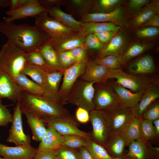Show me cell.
Here are the masks:
<instances>
[{"instance_id":"7402d4cb","label":"cell","mask_w":159,"mask_h":159,"mask_svg":"<svg viewBox=\"0 0 159 159\" xmlns=\"http://www.w3.org/2000/svg\"><path fill=\"white\" fill-rule=\"evenodd\" d=\"M159 13V1L153 0L135 12L130 24L134 28H139L153 16Z\"/></svg>"},{"instance_id":"5bb4252c","label":"cell","mask_w":159,"mask_h":159,"mask_svg":"<svg viewBox=\"0 0 159 159\" xmlns=\"http://www.w3.org/2000/svg\"><path fill=\"white\" fill-rule=\"evenodd\" d=\"M44 12L47 13L45 8L41 5L38 0H30L23 6L13 11L9 10L6 11V14L8 16L5 18L4 21L13 22L17 19L29 17H35Z\"/></svg>"},{"instance_id":"f6af8a7d","label":"cell","mask_w":159,"mask_h":159,"mask_svg":"<svg viewBox=\"0 0 159 159\" xmlns=\"http://www.w3.org/2000/svg\"><path fill=\"white\" fill-rule=\"evenodd\" d=\"M85 45L86 49L100 51L105 46L101 42L94 34H89L86 36Z\"/></svg>"},{"instance_id":"6f0895ef","label":"cell","mask_w":159,"mask_h":159,"mask_svg":"<svg viewBox=\"0 0 159 159\" xmlns=\"http://www.w3.org/2000/svg\"><path fill=\"white\" fill-rule=\"evenodd\" d=\"M78 149L81 159H94L89 151L85 146Z\"/></svg>"},{"instance_id":"8d00e7d4","label":"cell","mask_w":159,"mask_h":159,"mask_svg":"<svg viewBox=\"0 0 159 159\" xmlns=\"http://www.w3.org/2000/svg\"><path fill=\"white\" fill-rule=\"evenodd\" d=\"M123 2L122 0H99L95 1L91 13H107Z\"/></svg>"},{"instance_id":"8fae6325","label":"cell","mask_w":159,"mask_h":159,"mask_svg":"<svg viewBox=\"0 0 159 159\" xmlns=\"http://www.w3.org/2000/svg\"><path fill=\"white\" fill-rule=\"evenodd\" d=\"M12 125L9 130V134L7 141L14 143L16 146L29 144L30 137L26 135L23 131L22 112L18 102L13 109Z\"/></svg>"},{"instance_id":"6125c7cd","label":"cell","mask_w":159,"mask_h":159,"mask_svg":"<svg viewBox=\"0 0 159 159\" xmlns=\"http://www.w3.org/2000/svg\"><path fill=\"white\" fill-rule=\"evenodd\" d=\"M120 159H130L129 157L125 156L124 155Z\"/></svg>"},{"instance_id":"ba28073f","label":"cell","mask_w":159,"mask_h":159,"mask_svg":"<svg viewBox=\"0 0 159 159\" xmlns=\"http://www.w3.org/2000/svg\"><path fill=\"white\" fill-rule=\"evenodd\" d=\"M35 25L46 33L51 38H64L80 32L66 26L43 13L34 17Z\"/></svg>"},{"instance_id":"9a60e30c","label":"cell","mask_w":159,"mask_h":159,"mask_svg":"<svg viewBox=\"0 0 159 159\" xmlns=\"http://www.w3.org/2000/svg\"><path fill=\"white\" fill-rule=\"evenodd\" d=\"M22 90L12 77L0 69V99L7 98L16 104Z\"/></svg>"},{"instance_id":"ffe728a7","label":"cell","mask_w":159,"mask_h":159,"mask_svg":"<svg viewBox=\"0 0 159 159\" xmlns=\"http://www.w3.org/2000/svg\"><path fill=\"white\" fill-rule=\"evenodd\" d=\"M119 32L100 51L98 57L122 54L126 49L127 39L124 33Z\"/></svg>"},{"instance_id":"ac0fdd59","label":"cell","mask_w":159,"mask_h":159,"mask_svg":"<svg viewBox=\"0 0 159 159\" xmlns=\"http://www.w3.org/2000/svg\"><path fill=\"white\" fill-rule=\"evenodd\" d=\"M110 69L98 64L94 61H89L85 72L81 76L82 80L95 83L103 82L107 80Z\"/></svg>"},{"instance_id":"4fadbf2b","label":"cell","mask_w":159,"mask_h":159,"mask_svg":"<svg viewBox=\"0 0 159 159\" xmlns=\"http://www.w3.org/2000/svg\"><path fill=\"white\" fill-rule=\"evenodd\" d=\"M107 112L109 120L110 134L122 133L135 117L132 108L120 105Z\"/></svg>"},{"instance_id":"c3c4849f","label":"cell","mask_w":159,"mask_h":159,"mask_svg":"<svg viewBox=\"0 0 159 159\" xmlns=\"http://www.w3.org/2000/svg\"><path fill=\"white\" fill-rule=\"evenodd\" d=\"M159 34L158 27L148 26L141 28L136 32V35L142 38H150L156 36Z\"/></svg>"},{"instance_id":"1f68e13d","label":"cell","mask_w":159,"mask_h":159,"mask_svg":"<svg viewBox=\"0 0 159 159\" xmlns=\"http://www.w3.org/2000/svg\"><path fill=\"white\" fill-rule=\"evenodd\" d=\"M47 72L39 67L28 64H26L23 71L26 76L29 77L32 81L43 87L47 92Z\"/></svg>"},{"instance_id":"cb8c5ba5","label":"cell","mask_w":159,"mask_h":159,"mask_svg":"<svg viewBox=\"0 0 159 159\" xmlns=\"http://www.w3.org/2000/svg\"><path fill=\"white\" fill-rule=\"evenodd\" d=\"M128 69L132 74H150L155 70V66L152 57L145 55L133 61L129 65Z\"/></svg>"},{"instance_id":"681fc988","label":"cell","mask_w":159,"mask_h":159,"mask_svg":"<svg viewBox=\"0 0 159 159\" xmlns=\"http://www.w3.org/2000/svg\"><path fill=\"white\" fill-rule=\"evenodd\" d=\"M56 158L55 150L38 148L33 159H55Z\"/></svg>"},{"instance_id":"d6986e66","label":"cell","mask_w":159,"mask_h":159,"mask_svg":"<svg viewBox=\"0 0 159 159\" xmlns=\"http://www.w3.org/2000/svg\"><path fill=\"white\" fill-rule=\"evenodd\" d=\"M159 97V88L155 83L145 91L138 103L132 109L134 116L141 119L146 110Z\"/></svg>"},{"instance_id":"db71d44e","label":"cell","mask_w":159,"mask_h":159,"mask_svg":"<svg viewBox=\"0 0 159 159\" xmlns=\"http://www.w3.org/2000/svg\"><path fill=\"white\" fill-rule=\"evenodd\" d=\"M150 1L149 0H130L128 4L130 9L136 12Z\"/></svg>"},{"instance_id":"83f0119b","label":"cell","mask_w":159,"mask_h":159,"mask_svg":"<svg viewBox=\"0 0 159 159\" xmlns=\"http://www.w3.org/2000/svg\"><path fill=\"white\" fill-rule=\"evenodd\" d=\"M15 80L22 90L32 94L42 96L52 100L43 87L27 78L23 72L17 76Z\"/></svg>"},{"instance_id":"2e32d148","label":"cell","mask_w":159,"mask_h":159,"mask_svg":"<svg viewBox=\"0 0 159 159\" xmlns=\"http://www.w3.org/2000/svg\"><path fill=\"white\" fill-rule=\"evenodd\" d=\"M37 150L30 144L10 147L0 143V156L5 159H33Z\"/></svg>"},{"instance_id":"d6a6232c","label":"cell","mask_w":159,"mask_h":159,"mask_svg":"<svg viewBox=\"0 0 159 159\" xmlns=\"http://www.w3.org/2000/svg\"><path fill=\"white\" fill-rule=\"evenodd\" d=\"M153 47L151 43L136 42L131 44L122 55L124 65L133 58L140 55Z\"/></svg>"},{"instance_id":"603a6c76","label":"cell","mask_w":159,"mask_h":159,"mask_svg":"<svg viewBox=\"0 0 159 159\" xmlns=\"http://www.w3.org/2000/svg\"><path fill=\"white\" fill-rule=\"evenodd\" d=\"M45 8L47 13L49 14L51 18L66 26L80 32L82 31V22L76 20L71 15L64 12L58 7L55 6Z\"/></svg>"},{"instance_id":"7a4b0ae2","label":"cell","mask_w":159,"mask_h":159,"mask_svg":"<svg viewBox=\"0 0 159 159\" xmlns=\"http://www.w3.org/2000/svg\"><path fill=\"white\" fill-rule=\"evenodd\" d=\"M22 113L26 112L39 117L71 116L63 105L42 96L22 90L18 102Z\"/></svg>"},{"instance_id":"9f6ffc18","label":"cell","mask_w":159,"mask_h":159,"mask_svg":"<svg viewBox=\"0 0 159 159\" xmlns=\"http://www.w3.org/2000/svg\"><path fill=\"white\" fill-rule=\"evenodd\" d=\"M148 26L159 27V14L154 15L142 24L140 28Z\"/></svg>"},{"instance_id":"60d3db41","label":"cell","mask_w":159,"mask_h":159,"mask_svg":"<svg viewBox=\"0 0 159 159\" xmlns=\"http://www.w3.org/2000/svg\"><path fill=\"white\" fill-rule=\"evenodd\" d=\"M140 129V139L146 143L156 136L155 130L152 121L145 119H141Z\"/></svg>"},{"instance_id":"7c38bea8","label":"cell","mask_w":159,"mask_h":159,"mask_svg":"<svg viewBox=\"0 0 159 159\" xmlns=\"http://www.w3.org/2000/svg\"><path fill=\"white\" fill-rule=\"evenodd\" d=\"M127 19L125 9L119 6L107 13H88L83 17L81 21L110 22L122 27L125 25Z\"/></svg>"},{"instance_id":"ab89813d","label":"cell","mask_w":159,"mask_h":159,"mask_svg":"<svg viewBox=\"0 0 159 159\" xmlns=\"http://www.w3.org/2000/svg\"><path fill=\"white\" fill-rule=\"evenodd\" d=\"M68 2L70 7L83 16L91 9L95 1L90 0H72Z\"/></svg>"},{"instance_id":"816d5d0a","label":"cell","mask_w":159,"mask_h":159,"mask_svg":"<svg viewBox=\"0 0 159 159\" xmlns=\"http://www.w3.org/2000/svg\"><path fill=\"white\" fill-rule=\"evenodd\" d=\"M70 52L76 62L83 61L86 57V49L85 47H77L70 50Z\"/></svg>"},{"instance_id":"f907efd6","label":"cell","mask_w":159,"mask_h":159,"mask_svg":"<svg viewBox=\"0 0 159 159\" xmlns=\"http://www.w3.org/2000/svg\"><path fill=\"white\" fill-rule=\"evenodd\" d=\"M76 120L81 123H86L90 120V112L85 109L78 107L75 113Z\"/></svg>"},{"instance_id":"f5cc1de1","label":"cell","mask_w":159,"mask_h":159,"mask_svg":"<svg viewBox=\"0 0 159 159\" xmlns=\"http://www.w3.org/2000/svg\"><path fill=\"white\" fill-rule=\"evenodd\" d=\"M117 33L112 31L97 32L94 33L102 44H107Z\"/></svg>"},{"instance_id":"52a82bcc","label":"cell","mask_w":159,"mask_h":159,"mask_svg":"<svg viewBox=\"0 0 159 159\" xmlns=\"http://www.w3.org/2000/svg\"><path fill=\"white\" fill-rule=\"evenodd\" d=\"M40 117L48 127H51L62 135H74L85 138H91V132H86L78 128L77 121L72 116H44Z\"/></svg>"},{"instance_id":"b9f144b4","label":"cell","mask_w":159,"mask_h":159,"mask_svg":"<svg viewBox=\"0 0 159 159\" xmlns=\"http://www.w3.org/2000/svg\"><path fill=\"white\" fill-rule=\"evenodd\" d=\"M62 135L64 140L62 146L73 149L85 146V139L83 137L74 135Z\"/></svg>"},{"instance_id":"f546056e","label":"cell","mask_w":159,"mask_h":159,"mask_svg":"<svg viewBox=\"0 0 159 159\" xmlns=\"http://www.w3.org/2000/svg\"><path fill=\"white\" fill-rule=\"evenodd\" d=\"M82 32L86 35L90 34L107 31L117 33L121 27L110 22H82Z\"/></svg>"},{"instance_id":"44dd1931","label":"cell","mask_w":159,"mask_h":159,"mask_svg":"<svg viewBox=\"0 0 159 159\" xmlns=\"http://www.w3.org/2000/svg\"><path fill=\"white\" fill-rule=\"evenodd\" d=\"M112 87L117 95L120 106L132 109L139 102L145 91L133 92L122 86L115 83Z\"/></svg>"},{"instance_id":"bcb514c9","label":"cell","mask_w":159,"mask_h":159,"mask_svg":"<svg viewBox=\"0 0 159 159\" xmlns=\"http://www.w3.org/2000/svg\"><path fill=\"white\" fill-rule=\"evenodd\" d=\"M159 119V103L153 102L144 113L141 119H145L153 122Z\"/></svg>"},{"instance_id":"91938a15","label":"cell","mask_w":159,"mask_h":159,"mask_svg":"<svg viewBox=\"0 0 159 159\" xmlns=\"http://www.w3.org/2000/svg\"><path fill=\"white\" fill-rule=\"evenodd\" d=\"M155 130L156 136L159 135V119L156 120L153 122Z\"/></svg>"},{"instance_id":"30bf717a","label":"cell","mask_w":159,"mask_h":159,"mask_svg":"<svg viewBox=\"0 0 159 159\" xmlns=\"http://www.w3.org/2000/svg\"><path fill=\"white\" fill-rule=\"evenodd\" d=\"M89 62L87 57L63 71V80L59 88L58 95L63 105L68 101L69 95L78 78L84 73Z\"/></svg>"},{"instance_id":"680465c9","label":"cell","mask_w":159,"mask_h":159,"mask_svg":"<svg viewBox=\"0 0 159 159\" xmlns=\"http://www.w3.org/2000/svg\"><path fill=\"white\" fill-rule=\"evenodd\" d=\"M9 11H13L19 8V0H10Z\"/></svg>"},{"instance_id":"836d02e7","label":"cell","mask_w":159,"mask_h":159,"mask_svg":"<svg viewBox=\"0 0 159 159\" xmlns=\"http://www.w3.org/2000/svg\"><path fill=\"white\" fill-rule=\"evenodd\" d=\"M48 65L54 71H62L58 61L57 53L51 44L49 39L37 49Z\"/></svg>"},{"instance_id":"7dc6e473","label":"cell","mask_w":159,"mask_h":159,"mask_svg":"<svg viewBox=\"0 0 159 159\" xmlns=\"http://www.w3.org/2000/svg\"><path fill=\"white\" fill-rule=\"evenodd\" d=\"M9 105L2 104L0 99V126H6L12 120V115L7 108Z\"/></svg>"},{"instance_id":"4dcf8cb0","label":"cell","mask_w":159,"mask_h":159,"mask_svg":"<svg viewBox=\"0 0 159 159\" xmlns=\"http://www.w3.org/2000/svg\"><path fill=\"white\" fill-rule=\"evenodd\" d=\"M128 146V152L124 156L130 159H150L152 156L154 157L146 146V143L140 139L132 142Z\"/></svg>"},{"instance_id":"e575fe53","label":"cell","mask_w":159,"mask_h":159,"mask_svg":"<svg viewBox=\"0 0 159 159\" xmlns=\"http://www.w3.org/2000/svg\"><path fill=\"white\" fill-rule=\"evenodd\" d=\"M140 120L134 117L122 133L126 146H128L132 142L140 138Z\"/></svg>"},{"instance_id":"9c48e42d","label":"cell","mask_w":159,"mask_h":159,"mask_svg":"<svg viewBox=\"0 0 159 159\" xmlns=\"http://www.w3.org/2000/svg\"><path fill=\"white\" fill-rule=\"evenodd\" d=\"M92 130L91 138L96 143L105 147L110 135L109 116L107 112L94 109L90 112Z\"/></svg>"},{"instance_id":"f35d334b","label":"cell","mask_w":159,"mask_h":159,"mask_svg":"<svg viewBox=\"0 0 159 159\" xmlns=\"http://www.w3.org/2000/svg\"><path fill=\"white\" fill-rule=\"evenodd\" d=\"M94 61L110 70L121 69L124 65L122 55H111L98 57Z\"/></svg>"},{"instance_id":"f1b7e54d","label":"cell","mask_w":159,"mask_h":159,"mask_svg":"<svg viewBox=\"0 0 159 159\" xmlns=\"http://www.w3.org/2000/svg\"><path fill=\"white\" fill-rule=\"evenodd\" d=\"M22 113L25 115L32 130V139L40 142L47 130L44 123L40 117L34 115L26 112Z\"/></svg>"},{"instance_id":"ee69618b","label":"cell","mask_w":159,"mask_h":159,"mask_svg":"<svg viewBox=\"0 0 159 159\" xmlns=\"http://www.w3.org/2000/svg\"><path fill=\"white\" fill-rule=\"evenodd\" d=\"M56 52L59 64L61 70L63 71L76 63L70 51Z\"/></svg>"},{"instance_id":"e0dca14e","label":"cell","mask_w":159,"mask_h":159,"mask_svg":"<svg viewBox=\"0 0 159 159\" xmlns=\"http://www.w3.org/2000/svg\"><path fill=\"white\" fill-rule=\"evenodd\" d=\"M86 36L83 32H80L66 38H50L49 41L56 52L69 51L77 47H85V42Z\"/></svg>"},{"instance_id":"277c9868","label":"cell","mask_w":159,"mask_h":159,"mask_svg":"<svg viewBox=\"0 0 159 159\" xmlns=\"http://www.w3.org/2000/svg\"><path fill=\"white\" fill-rule=\"evenodd\" d=\"M115 79L117 84L133 92L145 91L155 83L150 77L130 74L121 69L110 70L107 80Z\"/></svg>"},{"instance_id":"5b68a950","label":"cell","mask_w":159,"mask_h":159,"mask_svg":"<svg viewBox=\"0 0 159 159\" xmlns=\"http://www.w3.org/2000/svg\"><path fill=\"white\" fill-rule=\"evenodd\" d=\"M94 85L93 82L82 80L77 82V81L69 95V102L89 112L95 109Z\"/></svg>"},{"instance_id":"d4e9b609","label":"cell","mask_w":159,"mask_h":159,"mask_svg":"<svg viewBox=\"0 0 159 159\" xmlns=\"http://www.w3.org/2000/svg\"><path fill=\"white\" fill-rule=\"evenodd\" d=\"M63 75V71L47 72L46 74L47 93L52 100L62 105L58 93Z\"/></svg>"},{"instance_id":"be15d7a7","label":"cell","mask_w":159,"mask_h":159,"mask_svg":"<svg viewBox=\"0 0 159 159\" xmlns=\"http://www.w3.org/2000/svg\"><path fill=\"white\" fill-rule=\"evenodd\" d=\"M0 159H5L4 158H2L0 156Z\"/></svg>"},{"instance_id":"8992f818","label":"cell","mask_w":159,"mask_h":159,"mask_svg":"<svg viewBox=\"0 0 159 159\" xmlns=\"http://www.w3.org/2000/svg\"><path fill=\"white\" fill-rule=\"evenodd\" d=\"M94 88L93 102L95 110L107 112L120 106L119 100L112 85L106 81L96 83Z\"/></svg>"},{"instance_id":"94428289","label":"cell","mask_w":159,"mask_h":159,"mask_svg":"<svg viewBox=\"0 0 159 159\" xmlns=\"http://www.w3.org/2000/svg\"><path fill=\"white\" fill-rule=\"evenodd\" d=\"M10 0H0V7L5 8L10 6Z\"/></svg>"},{"instance_id":"7bdbcfd3","label":"cell","mask_w":159,"mask_h":159,"mask_svg":"<svg viewBox=\"0 0 159 159\" xmlns=\"http://www.w3.org/2000/svg\"><path fill=\"white\" fill-rule=\"evenodd\" d=\"M56 158L59 159H81L78 149L61 145L55 150Z\"/></svg>"},{"instance_id":"6da1fadb","label":"cell","mask_w":159,"mask_h":159,"mask_svg":"<svg viewBox=\"0 0 159 159\" xmlns=\"http://www.w3.org/2000/svg\"><path fill=\"white\" fill-rule=\"evenodd\" d=\"M0 32L15 47L26 52L38 49L50 38L36 25L0 21Z\"/></svg>"},{"instance_id":"e7e4bbea","label":"cell","mask_w":159,"mask_h":159,"mask_svg":"<svg viewBox=\"0 0 159 159\" xmlns=\"http://www.w3.org/2000/svg\"><path fill=\"white\" fill-rule=\"evenodd\" d=\"M155 159H159V158H156Z\"/></svg>"},{"instance_id":"484cf974","label":"cell","mask_w":159,"mask_h":159,"mask_svg":"<svg viewBox=\"0 0 159 159\" xmlns=\"http://www.w3.org/2000/svg\"><path fill=\"white\" fill-rule=\"evenodd\" d=\"M64 140L63 136L53 128L48 127L38 148L55 150L62 145Z\"/></svg>"},{"instance_id":"3957f363","label":"cell","mask_w":159,"mask_h":159,"mask_svg":"<svg viewBox=\"0 0 159 159\" xmlns=\"http://www.w3.org/2000/svg\"><path fill=\"white\" fill-rule=\"evenodd\" d=\"M26 53L7 40L2 45L0 51V69L15 80L23 72L26 64Z\"/></svg>"},{"instance_id":"03108f58","label":"cell","mask_w":159,"mask_h":159,"mask_svg":"<svg viewBox=\"0 0 159 159\" xmlns=\"http://www.w3.org/2000/svg\"><path fill=\"white\" fill-rule=\"evenodd\" d=\"M55 159H59V158H55Z\"/></svg>"},{"instance_id":"d590c367","label":"cell","mask_w":159,"mask_h":159,"mask_svg":"<svg viewBox=\"0 0 159 159\" xmlns=\"http://www.w3.org/2000/svg\"><path fill=\"white\" fill-rule=\"evenodd\" d=\"M85 146L89 151L94 159H120L112 157L105 148L94 142L91 138H85Z\"/></svg>"},{"instance_id":"74e56055","label":"cell","mask_w":159,"mask_h":159,"mask_svg":"<svg viewBox=\"0 0 159 159\" xmlns=\"http://www.w3.org/2000/svg\"><path fill=\"white\" fill-rule=\"evenodd\" d=\"M25 57L26 64L39 67L47 72L53 70L47 64L43 57L38 49L26 52Z\"/></svg>"},{"instance_id":"11a10c76","label":"cell","mask_w":159,"mask_h":159,"mask_svg":"<svg viewBox=\"0 0 159 159\" xmlns=\"http://www.w3.org/2000/svg\"><path fill=\"white\" fill-rule=\"evenodd\" d=\"M38 1L41 5L45 8L58 6L67 4L66 1L61 0H40Z\"/></svg>"},{"instance_id":"4316f807","label":"cell","mask_w":159,"mask_h":159,"mask_svg":"<svg viewBox=\"0 0 159 159\" xmlns=\"http://www.w3.org/2000/svg\"><path fill=\"white\" fill-rule=\"evenodd\" d=\"M126 143L121 133L110 134L108 142L104 147L112 157L120 158L123 157Z\"/></svg>"}]
</instances>
